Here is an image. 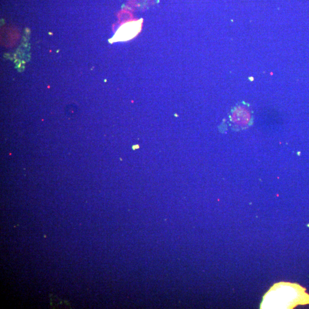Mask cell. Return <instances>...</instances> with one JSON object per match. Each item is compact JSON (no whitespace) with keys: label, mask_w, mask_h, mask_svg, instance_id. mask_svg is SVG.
<instances>
[{"label":"cell","mask_w":309,"mask_h":309,"mask_svg":"<svg viewBox=\"0 0 309 309\" xmlns=\"http://www.w3.org/2000/svg\"><path fill=\"white\" fill-rule=\"evenodd\" d=\"M232 120L238 126L246 127L251 122V115L246 108L239 107L233 112Z\"/></svg>","instance_id":"cell-1"}]
</instances>
